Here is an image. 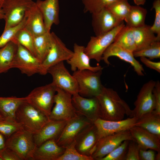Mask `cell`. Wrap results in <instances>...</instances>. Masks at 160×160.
Listing matches in <instances>:
<instances>
[{"label": "cell", "mask_w": 160, "mask_h": 160, "mask_svg": "<svg viewBox=\"0 0 160 160\" xmlns=\"http://www.w3.org/2000/svg\"><path fill=\"white\" fill-rule=\"evenodd\" d=\"M72 102L76 113L92 123L101 118L100 105L96 97H86L78 93L72 95Z\"/></svg>", "instance_id": "14"}, {"label": "cell", "mask_w": 160, "mask_h": 160, "mask_svg": "<svg viewBox=\"0 0 160 160\" xmlns=\"http://www.w3.org/2000/svg\"><path fill=\"white\" fill-rule=\"evenodd\" d=\"M72 95L61 89L56 88L54 98V106L49 118L57 121H68L77 113L73 104Z\"/></svg>", "instance_id": "7"}, {"label": "cell", "mask_w": 160, "mask_h": 160, "mask_svg": "<svg viewBox=\"0 0 160 160\" xmlns=\"http://www.w3.org/2000/svg\"><path fill=\"white\" fill-rule=\"evenodd\" d=\"M0 160H2L1 158V156H0Z\"/></svg>", "instance_id": "53"}, {"label": "cell", "mask_w": 160, "mask_h": 160, "mask_svg": "<svg viewBox=\"0 0 160 160\" xmlns=\"http://www.w3.org/2000/svg\"><path fill=\"white\" fill-rule=\"evenodd\" d=\"M26 102V97H0V115L5 119L16 120L17 111L21 104Z\"/></svg>", "instance_id": "26"}, {"label": "cell", "mask_w": 160, "mask_h": 160, "mask_svg": "<svg viewBox=\"0 0 160 160\" xmlns=\"http://www.w3.org/2000/svg\"><path fill=\"white\" fill-rule=\"evenodd\" d=\"M160 159V151L158 152L155 156V160H159Z\"/></svg>", "instance_id": "50"}, {"label": "cell", "mask_w": 160, "mask_h": 160, "mask_svg": "<svg viewBox=\"0 0 160 160\" xmlns=\"http://www.w3.org/2000/svg\"><path fill=\"white\" fill-rule=\"evenodd\" d=\"M4 14L2 9H0V20L2 19H4Z\"/></svg>", "instance_id": "49"}, {"label": "cell", "mask_w": 160, "mask_h": 160, "mask_svg": "<svg viewBox=\"0 0 160 160\" xmlns=\"http://www.w3.org/2000/svg\"><path fill=\"white\" fill-rule=\"evenodd\" d=\"M153 93L155 101V108L153 112L156 114L160 115V83L159 81H156Z\"/></svg>", "instance_id": "43"}, {"label": "cell", "mask_w": 160, "mask_h": 160, "mask_svg": "<svg viewBox=\"0 0 160 160\" xmlns=\"http://www.w3.org/2000/svg\"><path fill=\"white\" fill-rule=\"evenodd\" d=\"M35 56L42 63L47 55L52 42V32H47L33 37Z\"/></svg>", "instance_id": "29"}, {"label": "cell", "mask_w": 160, "mask_h": 160, "mask_svg": "<svg viewBox=\"0 0 160 160\" xmlns=\"http://www.w3.org/2000/svg\"><path fill=\"white\" fill-rule=\"evenodd\" d=\"M151 27V25L145 24L141 27L132 28L136 47V51L142 49L158 41Z\"/></svg>", "instance_id": "27"}, {"label": "cell", "mask_w": 160, "mask_h": 160, "mask_svg": "<svg viewBox=\"0 0 160 160\" xmlns=\"http://www.w3.org/2000/svg\"><path fill=\"white\" fill-rule=\"evenodd\" d=\"M129 141L128 140L124 141L100 160H125Z\"/></svg>", "instance_id": "40"}, {"label": "cell", "mask_w": 160, "mask_h": 160, "mask_svg": "<svg viewBox=\"0 0 160 160\" xmlns=\"http://www.w3.org/2000/svg\"><path fill=\"white\" fill-rule=\"evenodd\" d=\"M5 0H0V9H1L2 5Z\"/></svg>", "instance_id": "51"}, {"label": "cell", "mask_w": 160, "mask_h": 160, "mask_svg": "<svg viewBox=\"0 0 160 160\" xmlns=\"http://www.w3.org/2000/svg\"><path fill=\"white\" fill-rule=\"evenodd\" d=\"M111 56H115L129 63L133 67L137 74L139 76H144V69L142 65L137 60L133 53L118 44L113 43L106 49L103 53L102 60L109 65L110 64L108 59Z\"/></svg>", "instance_id": "18"}, {"label": "cell", "mask_w": 160, "mask_h": 160, "mask_svg": "<svg viewBox=\"0 0 160 160\" xmlns=\"http://www.w3.org/2000/svg\"><path fill=\"white\" fill-rule=\"evenodd\" d=\"M25 23V18L24 17L23 20L18 25L4 29L0 36V48L3 47L9 42L13 41L17 33L24 27Z\"/></svg>", "instance_id": "39"}, {"label": "cell", "mask_w": 160, "mask_h": 160, "mask_svg": "<svg viewBox=\"0 0 160 160\" xmlns=\"http://www.w3.org/2000/svg\"><path fill=\"white\" fill-rule=\"evenodd\" d=\"M63 147L65 151L57 160H94L91 156L82 154L77 151L75 140Z\"/></svg>", "instance_id": "34"}, {"label": "cell", "mask_w": 160, "mask_h": 160, "mask_svg": "<svg viewBox=\"0 0 160 160\" xmlns=\"http://www.w3.org/2000/svg\"><path fill=\"white\" fill-rule=\"evenodd\" d=\"M5 119L0 115V121L4 120Z\"/></svg>", "instance_id": "52"}, {"label": "cell", "mask_w": 160, "mask_h": 160, "mask_svg": "<svg viewBox=\"0 0 160 160\" xmlns=\"http://www.w3.org/2000/svg\"><path fill=\"white\" fill-rule=\"evenodd\" d=\"M101 70L94 72L88 70H76L72 75L76 79L78 94L86 97H96L101 92L103 86L100 79Z\"/></svg>", "instance_id": "4"}, {"label": "cell", "mask_w": 160, "mask_h": 160, "mask_svg": "<svg viewBox=\"0 0 160 160\" xmlns=\"http://www.w3.org/2000/svg\"><path fill=\"white\" fill-rule=\"evenodd\" d=\"M136 5L140 6L144 5L146 1L145 0H133Z\"/></svg>", "instance_id": "48"}, {"label": "cell", "mask_w": 160, "mask_h": 160, "mask_svg": "<svg viewBox=\"0 0 160 160\" xmlns=\"http://www.w3.org/2000/svg\"><path fill=\"white\" fill-rule=\"evenodd\" d=\"M56 91V87L52 82L36 87L26 97L27 102L49 117Z\"/></svg>", "instance_id": "5"}, {"label": "cell", "mask_w": 160, "mask_h": 160, "mask_svg": "<svg viewBox=\"0 0 160 160\" xmlns=\"http://www.w3.org/2000/svg\"><path fill=\"white\" fill-rule=\"evenodd\" d=\"M135 57H145L152 60L160 58V41H156L146 47L133 53Z\"/></svg>", "instance_id": "36"}, {"label": "cell", "mask_w": 160, "mask_h": 160, "mask_svg": "<svg viewBox=\"0 0 160 160\" xmlns=\"http://www.w3.org/2000/svg\"><path fill=\"white\" fill-rule=\"evenodd\" d=\"M6 146L15 152L21 160H31L36 147L33 134L24 128L6 138Z\"/></svg>", "instance_id": "3"}, {"label": "cell", "mask_w": 160, "mask_h": 160, "mask_svg": "<svg viewBox=\"0 0 160 160\" xmlns=\"http://www.w3.org/2000/svg\"><path fill=\"white\" fill-rule=\"evenodd\" d=\"M126 140L135 141L129 130L102 137L98 140L91 156L94 160H100Z\"/></svg>", "instance_id": "12"}, {"label": "cell", "mask_w": 160, "mask_h": 160, "mask_svg": "<svg viewBox=\"0 0 160 160\" xmlns=\"http://www.w3.org/2000/svg\"><path fill=\"white\" fill-rule=\"evenodd\" d=\"M147 11L139 5L132 6L125 21L127 25L132 28L144 25Z\"/></svg>", "instance_id": "32"}, {"label": "cell", "mask_w": 160, "mask_h": 160, "mask_svg": "<svg viewBox=\"0 0 160 160\" xmlns=\"http://www.w3.org/2000/svg\"><path fill=\"white\" fill-rule=\"evenodd\" d=\"M13 41L24 47L35 56L33 37L24 27L17 33Z\"/></svg>", "instance_id": "35"}, {"label": "cell", "mask_w": 160, "mask_h": 160, "mask_svg": "<svg viewBox=\"0 0 160 160\" xmlns=\"http://www.w3.org/2000/svg\"><path fill=\"white\" fill-rule=\"evenodd\" d=\"M153 8L155 12V19L151 28L155 34H156L157 40L160 41V0H155L153 1L152 9Z\"/></svg>", "instance_id": "41"}, {"label": "cell", "mask_w": 160, "mask_h": 160, "mask_svg": "<svg viewBox=\"0 0 160 160\" xmlns=\"http://www.w3.org/2000/svg\"><path fill=\"white\" fill-rule=\"evenodd\" d=\"M130 134L140 149L160 151V139L155 135L136 126L129 129Z\"/></svg>", "instance_id": "23"}, {"label": "cell", "mask_w": 160, "mask_h": 160, "mask_svg": "<svg viewBox=\"0 0 160 160\" xmlns=\"http://www.w3.org/2000/svg\"><path fill=\"white\" fill-rule=\"evenodd\" d=\"M23 128L22 125L15 119H5L0 121V132L7 138L17 131Z\"/></svg>", "instance_id": "37"}, {"label": "cell", "mask_w": 160, "mask_h": 160, "mask_svg": "<svg viewBox=\"0 0 160 160\" xmlns=\"http://www.w3.org/2000/svg\"><path fill=\"white\" fill-rule=\"evenodd\" d=\"M65 147L57 144L55 140H49L36 147L32 160H57L65 151Z\"/></svg>", "instance_id": "25"}, {"label": "cell", "mask_w": 160, "mask_h": 160, "mask_svg": "<svg viewBox=\"0 0 160 160\" xmlns=\"http://www.w3.org/2000/svg\"><path fill=\"white\" fill-rule=\"evenodd\" d=\"M25 17V23L24 28L33 37L47 32L43 15L35 2L26 10Z\"/></svg>", "instance_id": "20"}, {"label": "cell", "mask_w": 160, "mask_h": 160, "mask_svg": "<svg viewBox=\"0 0 160 160\" xmlns=\"http://www.w3.org/2000/svg\"><path fill=\"white\" fill-rule=\"evenodd\" d=\"M96 97L100 105L101 119L120 120L124 119L126 114L132 117V110L112 89L103 86L101 93Z\"/></svg>", "instance_id": "1"}, {"label": "cell", "mask_w": 160, "mask_h": 160, "mask_svg": "<svg viewBox=\"0 0 160 160\" xmlns=\"http://www.w3.org/2000/svg\"><path fill=\"white\" fill-rule=\"evenodd\" d=\"M140 149L136 142L130 141L125 160H140Z\"/></svg>", "instance_id": "42"}, {"label": "cell", "mask_w": 160, "mask_h": 160, "mask_svg": "<svg viewBox=\"0 0 160 160\" xmlns=\"http://www.w3.org/2000/svg\"><path fill=\"white\" fill-rule=\"evenodd\" d=\"M141 61L146 66L160 73V62H155L151 61L145 57H140Z\"/></svg>", "instance_id": "46"}, {"label": "cell", "mask_w": 160, "mask_h": 160, "mask_svg": "<svg viewBox=\"0 0 160 160\" xmlns=\"http://www.w3.org/2000/svg\"><path fill=\"white\" fill-rule=\"evenodd\" d=\"M155 152L153 150L140 149L139 152L140 160H155Z\"/></svg>", "instance_id": "45"}, {"label": "cell", "mask_w": 160, "mask_h": 160, "mask_svg": "<svg viewBox=\"0 0 160 160\" xmlns=\"http://www.w3.org/2000/svg\"><path fill=\"white\" fill-rule=\"evenodd\" d=\"M116 0H82L84 13L91 14L97 12Z\"/></svg>", "instance_id": "38"}, {"label": "cell", "mask_w": 160, "mask_h": 160, "mask_svg": "<svg viewBox=\"0 0 160 160\" xmlns=\"http://www.w3.org/2000/svg\"><path fill=\"white\" fill-rule=\"evenodd\" d=\"M15 119L24 129L33 134L37 133L49 119L48 117L27 102L21 104L17 109Z\"/></svg>", "instance_id": "2"}, {"label": "cell", "mask_w": 160, "mask_h": 160, "mask_svg": "<svg viewBox=\"0 0 160 160\" xmlns=\"http://www.w3.org/2000/svg\"><path fill=\"white\" fill-rule=\"evenodd\" d=\"M17 48V44L11 41L0 48V74L12 68Z\"/></svg>", "instance_id": "28"}, {"label": "cell", "mask_w": 160, "mask_h": 160, "mask_svg": "<svg viewBox=\"0 0 160 160\" xmlns=\"http://www.w3.org/2000/svg\"><path fill=\"white\" fill-rule=\"evenodd\" d=\"M137 120L134 117L118 121H110L99 118L93 123L97 128L100 139L115 133L129 130L135 126Z\"/></svg>", "instance_id": "17"}, {"label": "cell", "mask_w": 160, "mask_h": 160, "mask_svg": "<svg viewBox=\"0 0 160 160\" xmlns=\"http://www.w3.org/2000/svg\"><path fill=\"white\" fill-rule=\"evenodd\" d=\"M6 138L0 132V154L6 148Z\"/></svg>", "instance_id": "47"}, {"label": "cell", "mask_w": 160, "mask_h": 160, "mask_svg": "<svg viewBox=\"0 0 160 160\" xmlns=\"http://www.w3.org/2000/svg\"><path fill=\"white\" fill-rule=\"evenodd\" d=\"M34 2L32 0H5L1 8L4 14V29L20 24L26 10Z\"/></svg>", "instance_id": "8"}, {"label": "cell", "mask_w": 160, "mask_h": 160, "mask_svg": "<svg viewBox=\"0 0 160 160\" xmlns=\"http://www.w3.org/2000/svg\"><path fill=\"white\" fill-rule=\"evenodd\" d=\"M68 121L49 119L37 133L33 134L36 147L49 140L54 139L56 140Z\"/></svg>", "instance_id": "22"}, {"label": "cell", "mask_w": 160, "mask_h": 160, "mask_svg": "<svg viewBox=\"0 0 160 160\" xmlns=\"http://www.w3.org/2000/svg\"><path fill=\"white\" fill-rule=\"evenodd\" d=\"M92 123L84 116L77 114L68 121L56 140L57 143L63 147L71 143L84 129Z\"/></svg>", "instance_id": "15"}, {"label": "cell", "mask_w": 160, "mask_h": 160, "mask_svg": "<svg viewBox=\"0 0 160 160\" xmlns=\"http://www.w3.org/2000/svg\"><path fill=\"white\" fill-rule=\"evenodd\" d=\"M99 139L97 128L92 123L84 129L76 138V148L81 154L91 156Z\"/></svg>", "instance_id": "16"}, {"label": "cell", "mask_w": 160, "mask_h": 160, "mask_svg": "<svg viewBox=\"0 0 160 160\" xmlns=\"http://www.w3.org/2000/svg\"><path fill=\"white\" fill-rule=\"evenodd\" d=\"M84 48V46L76 43L74 44L73 55L66 61L70 65L71 71L74 72L77 70H88L96 72L102 70L103 68L100 65L94 67L90 65V59L85 53Z\"/></svg>", "instance_id": "24"}, {"label": "cell", "mask_w": 160, "mask_h": 160, "mask_svg": "<svg viewBox=\"0 0 160 160\" xmlns=\"http://www.w3.org/2000/svg\"><path fill=\"white\" fill-rule=\"evenodd\" d=\"M35 3L43 15L47 31L50 32L52 25L60 23L59 0H37Z\"/></svg>", "instance_id": "21"}, {"label": "cell", "mask_w": 160, "mask_h": 160, "mask_svg": "<svg viewBox=\"0 0 160 160\" xmlns=\"http://www.w3.org/2000/svg\"><path fill=\"white\" fill-rule=\"evenodd\" d=\"M52 78V82L56 88L62 89L72 95L78 93L76 81L61 62L50 67L47 70Z\"/></svg>", "instance_id": "13"}, {"label": "cell", "mask_w": 160, "mask_h": 160, "mask_svg": "<svg viewBox=\"0 0 160 160\" xmlns=\"http://www.w3.org/2000/svg\"><path fill=\"white\" fill-rule=\"evenodd\" d=\"M52 42L46 57L41 63V75H45L50 67L61 62L67 60L73 54L62 40L53 32H52Z\"/></svg>", "instance_id": "9"}, {"label": "cell", "mask_w": 160, "mask_h": 160, "mask_svg": "<svg viewBox=\"0 0 160 160\" xmlns=\"http://www.w3.org/2000/svg\"><path fill=\"white\" fill-rule=\"evenodd\" d=\"M131 6L128 0H116L109 4L105 8L116 17L125 21Z\"/></svg>", "instance_id": "33"}, {"label": "cell", "mask_w": 160, "mask_h": 160, "mask_svg": "<svg viewBox=\"0 0 160 160\" xmlns=\"http://www.w3.org/2000/svg\"><path fill=\"white\" fill-rule=\"evenodd\" d=\"M92 15V25L95 36L107 33L124 21L115 17L106 8Z\"/></svg>", "instance_id": "19"}, {"label": "cell", "mask_w": 160, "mask_h": 160, "mask_svg": "<svg viewBox=\"0 0 160 160\" xmlns=\"http://www.w3.org/2000/svg\"><path fill=\"white\" fill-rule=\"evenodd\" d=\"M156 83V81L151 80L143 85L134 103L135 108L132 110V117L137 120L154 110L155 101L153 90Z\"/></svg>", "instance_id": "10"}, {"label": "cell", "mask_w": 160, "mask_h": 160, "mask_svg": "<svg viewBox=\"0 0 160 160\" xmlns=\"http://www.w3.org/2000/svg\"><path fill=\"white\" fill-rule=\"evenodd\" d=\"M113 42L132 52L136 50L132 28L127 25L118 33Z\"/></svg>", "instance_id": "31"}, {"label": "cell", "mask_w": 160, "mask_h": 160, "mask_svg": "<svg viewBox=\"0 0 160 160\" xmlns=\"http://www.w3.org/2000/svg\"><path fill=\"white\" fill-rule=\"evenodd\" d=\"M125 25L124 22L110 31L98 36H92L84 51L90 59L99 62L102 60L103 53L114 41L118 33Z\"/></svg>", "instance_id": "6"}, {"label": "cell", "mask_w": 160, "mask_h": 160, "mask_svg": "<svg viewBox=\"0 0 160 160\" xmlns=\"http://www.w3.org/2000/svg\"><path fill=\"white\" fill-rule=\"evenodd\" d=\"M0 155L2 160H21L15 152L7 148L1 152Z\"/></svg>", "instance_id": "44"}, {"label": "cell", "mask_w": 160, "mask_h": 160, "mask_svg": "<svg viewBox=\"0 0 160 160\" xmlns=\"http://www.w3.org/2000/svg\"><path fill=\"white\" fill-rule=\"evenodd\" d=\"M135 126L143 128L160 139V115L153 111L146 114L137 120Z\"/></svg>", "instance_id": "30"}, {"label": "cell", "mask_w": 160, "mask_h": 160, "mask_svg": "<svg viewBox=\"0 0 160 160\" xmlns=\"http://www.w3.org/2000/svg\"><path fill=\"white\" fill-rule=\"evenodd\" d=\"M18 48L12 68L18 69L23 74L30 76L41 74V62L31 52L17 43Z\"/></svg>", "instance_id": "11"}]
</instances>
